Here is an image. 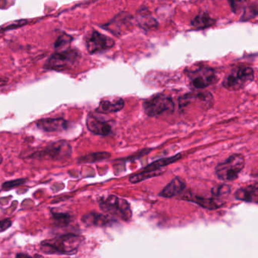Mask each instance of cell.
<instances>
[{
	"mask_svg": "<svg viewBox=\"0 0 258 258\" xmlns=\"http://www.w3.org/2000/svg\"><path fill=\"white\" fill-rule=\"evenodd\" d=\"M81 241L82 238L80 235L66 234L42 241L41 249L44 253L49 254L72 255L78 252Z\"/></svg>",
	"mask_w": 258,
	"mask_h": 258,
	"instance_id": "1",
	"label": "cell"
},
{
	"mask_svg": "<svg viewBox=\"0 0 258 258\" xmlns=\"http://www.w3.org/2000/svg\"><path fill=\"white\" fill-rule=\"evenodd\" d=\"M81 53L77 49H63L51 55L45 64L47 70L64 72L73 69L80 61Z\"/></svg>",
	"mask_w": 258,
	"mask_h": 258,
	"instance_id": "2",
	"label": "cell"
},
{
	"mask_svg": "<svg viewBox=\"0 0 258 258\" xmlns=\"http://www.w3.org/2000/svg\"><path fill=\"white\" fill-rule=\"evenodd\" d=\"M254 72L247 66H239L232 69L223 81V86L229 91H238L253 81Z\"/></svg>",
	"mask_w": 258,
	"mask_h": 258,
	"instance_id": "3",
	"label": "cell"
},
{
	"mask_svg": "<svg viewBox=\"0 0 258 258\" xmlns=\"http://www.w3.org/2000/svg\"><path fill=\"white\" fill-rule=\"evenodd\" d=\"M245 165V160L241 154H234L226 161L217 164L215 173L219 179L223 181H233L238 178V175Z\"/></svg>",
	"mask_w": 258,
	"mask_h": 258,
	"instance_id": "4",
	"label": "cell"
},
{
	"mask_svg": "<svg viewBox=\"0 0 258 258\" xmlns=\"http://www.w3.org/2000/svg\"><path fill=\"white\" fill-rule=\"evenodd\" d=\"M99 206L104 212L114 217H119L124 221L129 222L132 218V211L129 202L115 196H109L102 199Z\"/></svg>",
	"mask_w": 258,
	"mask_h": 258,
	"instance_id": "5",
	"label": "cell"
},
{
	"mask_svg": "<svg viewBox=\"0 0 258 258\" xmlns=\"http://www.w3.org/2000/svg\"><path fill=\"white\" fill-rule=\"evenodd\" d=\"M72 154V148L68 142L61 140L51 143L42 150L34 152L30 156L34 159L61 161L69 158Z\"/></svg>",
	"mask_w": 258,
	"mask_h": 258,
	"instance_id": "6",
	"label": "cell"
},
{
	"mask_svg": "<svg viewBox=\"0 0 258 258\" xmlns=\"http://www.w3.org/2000/svg\"><path fill=\"white\" fill-rule=\"evenodd\" d=\"M143 109L149 117H157L166 112H172L174 103L170 96L165 94H157L143 102Z\"/></svg>",
	"mask_w": 258,
	"mask_h": 258,
	"instance_id": "7",
	"label": "cell"
},
{
	"mask_svg": "<svg viewBox=\"0 0 258 258\" xmlns=\"http://www.w3.org/2000/svg\"><path fill=\"white\" fill-rule=\"evenodd\" d=\"M187 75L189 78L191 86L198 90L207 88L218 81L215 70L206 66L187 71Z\"/></svg>",
	"mask_w": 258,
	"mask_h": 258,
	"instance_id": "8",
	"label": "cell"
},
{
	"mask_svg": "<svg viewBox=\"0 0 258 258\" xmlns=\"http://www.w3.org/2000/svg\"><path fill=\"white\" fill-rule=\"evenodd\" d=\"M86 45L90 53H98L112 48L114 46V40L95 31L87 37Z\"/></svg>",
	"mask_w": 258,
	"mask_h": 258,
	"instance_id": "9",
	"label": "cell"
},
{
	"mask_svg": "<svg viewBox=\"0 0 258 258\" xmlns=\"http://www.w3.org/2000/svg\"><path fill=\"white\" fill-rule=\"evenodd\" d=\"M37 127L44 132H61L68 129L69 122L61 117L41 119L37 122Z\"/></svg>",
	"mask_w": 258,
	"mask_h": 258,
	"instance_id": "10",
	"label": "cell"
},
{
	"mask_svg": "<svg viewBox=\"0 0 258 258\" xmlns=\"http://www.w3.org/2000/svg\"><path fill=\"white\" fill-rule=\"evenodd\" d=\"M87 126L89 131L96 135H110L112 133V126L108 122L99 120L92 114H90L87 119Z\"/></svg>",
	"mask_w": 258,
	"mask_h": 258,
	"instance_id": "11",
	"label": "cell"
},
{
	"mask_svg": "<svg viewBox=\"0 0 258 258\" xmlns=\"http://www.w3.org/2000/svg\"><path fill=\"white\" fill-rule=\"evenodd\" d=\"M183 198L185 200L194 202V203L200 205L202 208L208 210L217 209V208H221L224 204V202H222L220 200V199H217V198L202 197V196L191 194V193L185 195L183 196Z\"/></svg>",
	"mask_w": 258,
	"mask_h": 258,
	"instance_id": "12",
	"label": "cell"
},
{
	"mask_svg": "<svg viewBox=\"0 0 258 258\" xmlns=\"http://www.w3.org/2000/svg\"><path fill=\"white\" fill-rule=\"evenodd\" d=\"M235 199L250 203H258V185L256 182L239 188L235 193Z\"/></svg>",
	"mask_w": 258,
	"mask_h": 258,
	"instance_id": "13",
	"label": "cell"
},
{
	"mask_svg": "<svg viewBox=\"0 0 258 258\" xmlns=\"http://www.w3.org/2000/svg\"><path fill=\"white\" fill-rule=\"evenodd\" d=\"M124 106V102L121 98H116L112 99H105L101 101L99 107L96 111L102 114L114 113L120 111Z\"/></svg>",
	"mask_w": 258,
	"mask_h": 258,
	"instance_id": "14",
	"label": "cell"
},
{
	"mask_svg": "<svg viewBox=\"0 0 258 258\" xmlns=\"http://www.w3.org/2000/svg\"><path fill=\"white\" fill-rule=\"evenodd\" d=\"M185 188V182L181 178L176 177L167 184L164 189L160 193V196L164 198H172L178 196Z\"/></svg>",
	"mask_w": 258,
	"mask_h": 258,
	"instance_id": "15",
	"label": "cell"
},
{
	"mask_svg": "<svg viewBox=\"0 0 258 258\" xmlns=\"http://www.w3.org/2000/svg\"><path fill=\"white\" fill-rule=\"evenodd\" d=\"M82 221L88 226H108L116 220L108 216L93 212L84 215L82 217Z\"/></svg>",
	"mask_w": 258,
	"mask_h": 258,
	"instance_id": "16",
	"label": "cell"
},
{
	"mask_svg": "<svg viewBox=\"0 0 258 258\" xmlns=\"http://www.w3.org/2000/svg\"><path fill=\"white\" fill-rule=\"evenodd\" d=\"M137 22L139 25L145 30L155 29L158 25L156 19L146 9H142L137 13Z\"/></svg>",
	"mask_w": 258,
	"mask_h": 258,
	"instance_id": "17",
	"label": "cell"
},
{
	"mask_svg": "<svg viewBox=\"0 0 258 258\" xmlns=\"http://www.w3.org/2000/svg\"><path fill=\"white\" fill-rule=\"evenodd\" d=\"M215 23L216 21L207 13H200L191 22V26L197 29H205L213 26Z\"/></svg>",
	"mask_w": 258,
	"mask_h": 258,
	"instance_id": "18",
	"label": "cell"
},
{
	"mask_svg": "<svg viewBox=\"0 0 258 258\" xmlns=\"http://www.w3.org/2000/svg\"><path fill=\"white\" fill-rule=\"evenodd\" d=\"M181 158H182V155L181 154H177V155L170 157V158H161V159L154 161L152 164L145 167L143 170L153 171V170H161L162 167H167V166L170 165V164H173V163L176 162Z\"/></svg>",
	"mask_w": 258,
	"mask_h": 258,
	"instance_id": "19",
	"label": "cell"
},
{
	"mask_svg": "<svg viewBox=\"0 0 258 258\" xmlns=\"http://www.w3.org/2000/svg\"><path fill=\"white\" fill-rule=\"evenodd\" d=\"M163 173L164 172L161 170H153V171L143 170L142 173L133 175L130 178V182H132V183H137V182H142V181L146 180V179H149V178L160 176V175L163 174Z\"/></svg>",
	"mask_w": 258,
	"mask_h": 258,
	"instance_id": "20",
	"label": "cell"
},
{
	"mask_svg": "<svg viewBox=\"0 0 258 258\" xmlns=\"http://www.w3.org/2000/svg\"><path fill=\"white\" fill-rule=\"evenodd\" d=\"M110 157H111V154L108 153V152H96V153L90 154V155L81 157L79 159V162H97V161H104V160L108 159Z\"/></svg>",
	"mask_w": 258,
	"mask_h": 258,
	"instance_id": "21",
	"label": "cell"
},
{
	"mask_svg": "<svg viewBox=\"0 0 258 258\" xmlns=\"http://www.w3.org/2000/svg\"><path fill=\"white\" fill-rule=\"evenodd\" d=\"M52 217L55 220V224L60 226H66L70 223L72 217L67 213H58L52 211Z\"/></svg>",
	"mask_w": 258,
	"mask_h": 258,
	"instance_id": "22",
	"label": "cell"
},
{
	"mask_svg": "<svg viewBox=\"0 0 258 258\" xmlns=\"http://www.w3.org/2000/svg\"><path fill=\"white\" fill-rule=\"evenodd\" d=\"M232 11L235 14L244 12L249 5L248 0H228Z\"/></svg>",
	"mask_w": 258,
	"mask_h": 258,
	"instance_id": "23",
	"label": "cell"
},
{
	"mask_svg": "<svg viewBox=\"0 0 258 258\" xmlns=\"http://www.w3.org/2000/svg\"><path fill=\"white\" fill-rule=\"evenodd\" d=\"M230 187L228 185H222L218 187H215L213 188L212 194L214 197L220 199L223 196H226V195L230 193Z\"/></svg>",
	"mask_w": 258,
	"mask_h": 258,
	"instance_id": "24",
	"label": "cell"
},
{
	"mask_svg": "<svg viewBox=\"0 0 258 258\" xmlns=\"http://www.w3.org/2000/svg\"><path fill=\"white\" fill-rule=\"evenodd\" d=\"M26 182L25 179H18L15 180L7 181L2 185V188L4 190H10L11 188H16L19 185H23Z\"/></svg>",
	"mask_w": 258,
	"mask_h": 258,
	"instance_id": "25",
	"label": "cell"
},
{
	"mask_svg": "<svg viewBox=\"0 0 258 258\" xmlns=\"http://www.w3.org/2000/svg\"><path fill=\"white\" fill-rule=\"evenodd\" d=\"M28 22L25 20L16 21V22H12L9 24L7 26L0 27V32H4V31H9V30L16 29V28H20L26 25Z\"/></svg>",
	"mask_w": 258,
	"mask_h": 258,
	"instance_id": "26",
	"label": "cell"
},
{
	"mask_svg": "<svg viewBox=\"0 0 258 258\" xmlns=\"http://www.w3.org/2000/svg\"><path fill=\"white\" fill-rule=\"evenodd\" d=\"M72 38L69 36L64 35L61 36L57 40L56 43L55 44V47L56 49H61V48L64 47V46H67L68 44H69L71 41H72Z\"/></svg>",
	"mask_w": 258,
	"mask_h": 258,
	"instance_id": "27",
	"label": "cell"
},
{
	"mask_svg": "<svg viewBox=\"0 0 258 258\" xmlns=\"http://www.w3.org/2000/svg\"><path fill=\"white\" fill-rule=\"evenodd\" d=\"M13 223L10 219H6V220H0V232H4L7 230L10 226H12Z\"/></svg>",
	"mask_w": 258,
	"mask_h": 258,
	"instance_id": "28",
	"label": "cell"
},
{
	"mask_svg": "<svg viewBox=\"0 0 258 258\" xmlns=\"http://www.w3.org/2000/svg\"><path fill=\"white\" fill-rule=\"evenodd\" d=\"M22 256H30V255L26 254V253H19L16 255V257H22Z\"/></svg>",
	"mask_w": 258,
	"mask_h": 258,
	"instance_id": "29",
	"label": "cell"
},
{
	"mask_svg": "<svg viewBox=\"0 0 258 258\" xmlns=\"http://www.w3.org/2000/svg\"><path fill=\"white\" fill-rule=\"evenodd\" d=\"M7 84V80L0 79V86Z\"/></svg>",
	"mask_w": 258,
	"mask_h": 258,
	"instance_id": "30",
	"label": "cell"
},
{
	"mask_svg": "<svg viewBox=\"0 0 258 258\" xmlns=\"http://www.w3.org/2000/svg\"><path fill=\"white\" fill-rule=\"evenodd\" d=\"M3 161H4V158H3L2 155H0V164H2Z\"/></svg>",
	"mask_w": 258,
	"mask_h": 258,
	"instance_id": "31",
	"label": "cell"
}]
</instances>
